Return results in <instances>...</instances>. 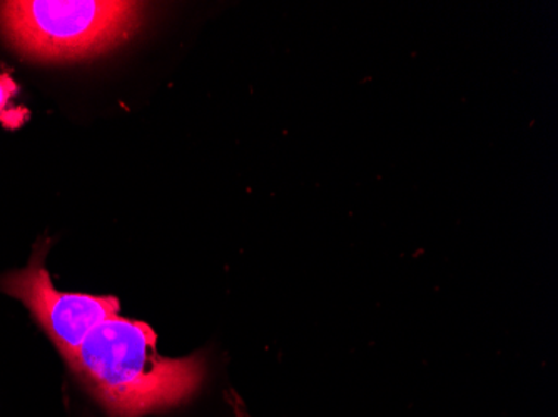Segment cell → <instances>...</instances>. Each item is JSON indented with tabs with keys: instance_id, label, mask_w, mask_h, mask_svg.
Listing matches in <instances>:
<instances>
[{
	"instance_id": "1",
	"label": "cell",
	"mask_w": 558,
	"mask_h": 417,
	"mask_svg": "<svg viewBox=\"0 0 558 417\" xmlns=\"http://www.w3.org/2000/svg\"><path fill=\"white\" fill-rule=\"evenodd\" d=\"M65 363L111 417L180 406L206 372L203 356H162L155 329L121 315L97 326Z\"/></svg>"
},
{
	"instance_id": "2",
	"label": "cell",
	"mask_w": 558,
	"mask_h": 417,
	"mask_svg": "<svg viewBox=\"0 0 558 417\" xmlns=\"http://www.w3.org/2000/svg\"><path fill=\"white\" fill-rule=\"evenodd\" d=\"M140 2L12 0L0 2V33L24 58H93L128 39L143 19Z\"/></svg>"
},
{
	"instance_id": "3",
	"label": "cell",
	"mask_w": 558,
	"mask_h": 417,
	"mask_svg": "<svg viewBox=\"0 0 558 417\" xmlns=\"http://www.w3.org/2000/svg\"><path fill=\"white\" fill-rule=\"evenodd\" d=\"M46 246H37L29 266L0 278V291L21 301L64 359L80 349L84 339L121 312L112 296L61 293L47 271Z\"/></svg>"
},
{
	"instance_id": "4",
	"label": "cell",
	"mask_w": 558,
	"mask_h": 417,
	"mask_svg": "<svg viewBox=\"0 0 558 417\" xmlns=\"http://www.w3.org/2000/svg\"><path fill=\"white\" fill-rule=\"evenodd\" d=\"M15 93H17V84L8 74H0V115Z\"/></svg>"
}]
</instances>
